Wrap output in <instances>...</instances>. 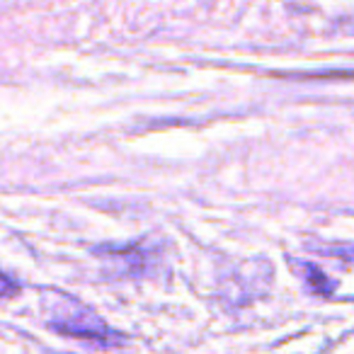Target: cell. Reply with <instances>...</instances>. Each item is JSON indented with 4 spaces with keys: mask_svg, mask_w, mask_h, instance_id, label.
Segmentation results:
<instances>
[{
    "mask_svg": "<svg viewBox=\"0 0 354 354\" xmlns=\"http://www.w3.org/2000/svg\"><path fill=\"white\" fill-rule=\"evenodd\" d=\"M17 289H20V286H17L15 281L10 279V277L0 272V299H8V296H12Z\"/></svg>",
    "mask_w": 354,
    "mask_h": 354,
    "instance_id": "1",
    "label": "cell"
}]
</instances>
